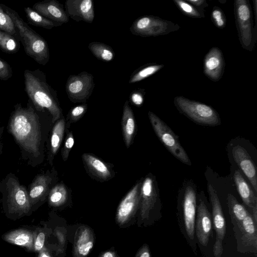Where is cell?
Here are the masks:
<instances>
[{"label": "cell", "instance_id": "6da1fadb", "mask_svg": "<svg viewBox=\"0 0 257 257\" xmlns=\"http://www.w3.org/2000/svg\"><path fill=\"white\" fill-rule=\"evenodd\" d=\"M45 112L36 109L30 100L25 107L17 103L7 126L20 149L21 159L33 168L44 159V144L50 126Z\"/></svg>", "mask_w": 257, "mask_h": 257}, {"label": "cell", "instance_id": "7a4b0ae2", "mask_svg": "<svg viewBox=\"0 0 257 257\" xmlns=\"http://www.w3.org/2000/svg\"><path fill=\"white\" fill-rule=\"evenodd\" d=\"M25 90L29 100L38 111L51 114L52 123L62 114L57 92L47 83L45 73L40 69L24 71Z\"/></svg>", "mask_w": 257, "mask_h": 257}, {"label": "cell", "instance_id": "3957f363", "mask_svg": "<svg viewBox=\"0 0 257 257\" xmlns=\"http://www.w3.org/2000/svg\"><path fill=\"white\" fill-rule=\"evenodd\" d=\"M4 209L11 215L23 216L32 210L27 188L14 173H8L0 181Z\"/></svg>", "mask_w": 257, "mask_h": 257}, {"label": "cell", "instance_id": "277c9868", "mask_svg": "<svg viewBox=\"0 0 257 257\" xmlns=\"http://www.w3.org/2000/svg\"><path fill=\"white\" fill-rule=\"evenodd\" d=\"M4 8L19 31L26 54L39 64H47L50 60V53L46 41L30 27L16 11L4 4Z\"/></svg>", "mask_w": 257, "mask_h": 257}, {"label": "cell", "instance_id": "5b68a950", "mask_svg": "<svg viewBox=\"0 0 257 257\" xmlns=\"http://www.w3.org/2000/svg\"><path fill=\"white\" fill-rule=\"evenodd\" d=\"M196 194L193 186L186 187L180 208L178 213V222L180 230L195 253H197L195 233L196 214Z\"/></svg>", "mask_w": 257, "mask_h": 257}, {"label": "cell", "instance_id": "8992f818", "mask_svg": "<svg viewBox=\"0 0 257 257\" xmlns=\"http://www.w3.org/2000/svg\"><path fill=\"white\" fill-rule=\"evenodd\" d=\"M234 14L237 34L241 47L251 52L257 39V28L254 26L251 8L247 0H235Z\"/></svg>", "mask_w": 257, "mask_h": 257}, {"label": "cell", "instance_id": "52a82bcc", "mask_svg": "<svg viewBox=\"0 0 257 257\" xmlns=\"http://www.w3.org/2000/svg\"><path fill=\"white\" fill-rule=\"evenodd\" d=\"M174 103L181 113L196 123L211 125L220 123L218 113L209 105L182 96L175 97Z\"/></svg>", "mask_w": 257, "mask_h": 257}, {"label": "cell", "instance_id": "ba28073f", "mask_svg": "<svg viewBox=\"0 0 257 257\" xmlns=\"http://www.w3.org/2000/svg\"><path fill=\"white\" fill-rule=\"evenodd\" d=\"M180 26L158 17L146 15L135 20L130 28L134 35L142 37L167 35L179 29Z\"/></svg>", "mask_w": 257, "mask_h": 257}, {"label": "cell", "instance_id": "9c48e42d", "mask_svg": "<svg viewBox=\"0 0 257 257\" xmlns=\"http://www.w3.org/2000/svg\"><path fill=\"white\" fill-rule=\"evenodd\" d=\"M148 116L156 135L164 146L182 163L191 165L189 157L172 130L153 112L149 111Z\"/></svg>", "mask_w": 257, "mask_h": 257}, {"label": "cell", "instance_id": "30bf717a", "mask_svg": "<svg viewBox=\"0 0 257 257\" xmlns=\"http://www.w3.org/2000/svg\"><path fill=\"white\" fill-rule=\"evenodd\" d=\"M207 190L212 206V224L216 233L213 253L214 257H221L223 250L222 242L226 233L225 220L215 189L212 185L208 183Z\"/></svg>", "mask_w": 257, "mask_h": 257}, {"label": "cell", "instance_id": "8fae6325", "mask_svg": "<svg viewBox=\"0 0 257 257\" xmlns=\"http://www.w3.org/2000/svg\"><path fill=\"white\" fill-rule=\"evenodd\" d=\"M256 224L249 212L241 222L233 225L238 251L256 254Z\"/></svg>", "mask_w": 257, "mask_h": 257}, {"label": "cell", "instance_id": "7c38bea8", "mask_svg": "<svg viewBox=\"0 0 257 257\" xmlns=\"http://www.w3.org/2000/svg\"><path fill=\"white\" fill-rule=\"evenodd\" d=\"M95 86L93 75L86 71L70 75L65 89L69 99L73 102L86 101L91 95Z\"/></svg>", "mask_w": 257, "mask_h": 257}, {"label": "cell", "instance_id": "4fadbf2b", "mask_svg": "<svg viewBox=\"0 0 257 257\" xmlns=\"http://www.w3.org/2000/svg\"><path fill=\"white\" fill-rule=\"evenodd\" d=\"M55 174L54 171L37 174L27 188L32 209L43 203L48 198L50 190L54 186Z\"/></svg>", "mask_w": 257, "mask_h": 257}, {"label": "cell", "instance_id": "5bb4252c", "mask_svg": "<svg viewBox=\"0 0 257 257\" xmlns=\"http://www.w3.org/2000/svg\"><path fill=\"white\" fill-rule=\"evenodd\" d=\"M195 221V233L199 242L207 246L212 233L211 214L204 202L200 199L196 208Z\"/></svg>", "mask_w": 257, "mask_h": 257}, {"label": "cell", "instance_id": "9a60e30c", "mask_svg": "<svg viewBox=\"0 0 257 257\" xmlns=\"http://www.w3.org/2000/svg\"><path fill=\"white\" fill-rule=\"evenodd\" d=\"M158 195L154 179L150 176H147L141 189L140 213L142 219L149 220L156 207Z\"/></svg>", "mask_w": 257, "mask_h": 257}, {"label": "cell", "instance_id": "2e32d148", "mask_svg": "<svg viewBox=\"0 0 257 257\" xmlns=\"http://www.w3.org/2000/svg\"><path fill=\"white\" fill-rule=\"evenodd\" d=\"M64 8L68 17L75 21L91 24L94 20V4L92 0H67Z\"/></svg>", "mask_w": 257, "mask_h": 257}, {"label": "cell", "instance_id": "e0dca14e", "mask_svg": "<svg viewBox=\"0 0 257 257\" xmlns=\"http://www.w3.org/2000/svg\"><path fill=\"white\" fill-rule=\"evenodd\" d=\"M225 62L221 50L216 47L211 48L203 60L204 74L211 81H218L224 73Z\"/></svg>", "mask_w": 257, "mask_h": 257}, {"label": "cell", "instance_id": "ac0fdd59", "mask_svg": "<svg viewBox=\"0 0 257 257\" xmlns=\"http://www.w3.org/2000/svg\"><path fill=\"white\" fill-rule=\"evenodd\" d=\"M142 183L139 182L128 192L119 204L116 219L120 223L126 222L133 215L140 203Z\"/></svg>", "mask_w": 257, "mask_h": 257}, {"label": "cell", "instance_id": "d6986e66", "mask_svg": "<svg viewBox=\"0 0 257 257\" xmlns=\"http://www.w3.org/2000/svg\"><path fill=\"white\" fill-rule=\"evenodd\" d=\"M45 18L61 25L69 21L62 4L56 0H46L35 3L32 8Z\"/></svg>", "mask_w": 257, "mask_h": 257}, {"label": "cell", "instance_id": "ffe728a7", "mask_svg": "<svg viewBox=\"0 0 257 257\" xmlns=\"http://www.w3.org/2000/svg\"><path fill=\"white\" fill-rule=\"evenodd\" d=\"M234 160L249 180L255 192H257V175L255 166L242 147L237 146L232 150Z\"/></svg>", "mask_w": 257, "mask_h": 257}, {"label": "cell", "instance_id": "44dd1931", "mask_svg": "<svg viewBox=\"0 0 257 257\" xmlns=\"http://www.w3.org/2000/svg\"><path fill=\"white\" fill-rule=\"evenodd\" d=\"M233 179L240 197L243 203L252 211L254 208L257 207V197L239 170L235 171Z\"/></svg>", "mask_w": 257, "mask_h": 257}, {"label": "cell", "instance_id": "7402d4cb", "mask_svg": "<svg viewBox=\"0 0 257 257\" xmlns=\"http://www.w3.org/2000/svg\"><path fill=\"white\" fill-rule=\"evenodd\" d=\"M122 135L126 146L128 148L131 144L136 130V122L133 111L126 100L123 108L121 120Z\"/></svg>", "mask_w": 257, "mask_h": 257}, {"label": "cell", "instance_id": "603a6c76", "mask_svg": "<svg viewBox=\"0 0 257 257\" xmlns=\"http://www.w3.org/2000/svg\"><path fill=\"white\" fill-rule=\"evenodd\" d=\"M65 130L64 118L57 120L52 129L49 141L48 153V160L52 165V160L61 144Z\"/></svg>", "mask_w": 257, "mask_h": 257}, {"label": "cell", "instance_id": "cb8c5ba5", "mask_svg": "<svg viewBox=\"0 0 257 257\" xmlns=\"http://www.w3.org/2000/svg\"><path fill=\"white\" fill-rule=\"evenodd\" d=\"M35 234L34 232L21 229L6 233L3 238L9 242L33 250Z\"/></svg>", "mask_w": 257, "mask_h": 257}, {"label": "cell", "instance_id": "d4e9b609", "mask_svg": "<svg viewBox=\"0 0 257 257\" xmlns=\"http://www.w3.org/2000/svg\"><path fill=\"white\" fill-rule=\"evenodd\" d=\"M82 158L84 162L93 174L102 179L110 177L109 168L100 159L88 153L83 154Z\"/></svg>", "mask_w": 257, "mask_h": 257}, {"label": "cell", "instance_id": "484cf974", "mask_svg": "<svg viewBox=\"0 0 257 257\" xmlns=\"http://www.w3.org/2000/svg\"><path fill=\"white\" fill-rule=\"evenodd\" d=\"M93 238L90 230L84 229L78 236L75 245V253L77 257L87 255L93 246Z\"/></svg>", "mask_w": 257, "mask_h": 257}, {"label": "cell", "instance_id": "4316f807", "mask_svg": "<svg viewBox=\"0 0 257 257\" xmlns=\"http://www.w3.org/2000/svg\"><path fill=\"white\" fill-rule=\"evenodd\" d=\"M227 200L231 223L234 225L241 222L249 212L231 194H228Z\"/></svg>", "mask_w": 257, "mask_h": 257}, {"label": "cell", "instance_id": "83f0119b", "mask_svg": "<svg viewBox=\"0 0 257 257\" xmlns=\"http://www.w3.org/2000/svg\"><path fill=\"white\" fill-rule=\"evenodd\" d=\"M24 10L28 22L32 25L46 29H51L54 27L61 26L60 24L45 18L30 7H26Z\"/></svg>", "mask_w": 257, "mask_h": 257}, {"label": "cell", "instance_id": "f1b7e54d", "mask_svg": "<svg viewBox=\"0 0 257 257\" xmlns=\"http://www.w3.org/2000/svg\"><path fill=\"white\" fill-rule=\"evenodd\" d=\"M88 47L97 59L103 62H110L114 58L112 48L103 43L92 42L89 44Z\"/></svg>", "mask_w": 257, "mask_h": 257}, {"label": "cell", "instance_id": "f546056e", "mask_svg": "<svg viewBox=\"0 0 257 257\" xmlns=\"http://www.w3.org/2000/svg\"><path fill=\"white\" fill-rule=\"evenodd\" d=\"M164 67V65L157 63H149L144 65L133 72L128 83L133 84L141 81L155 74Z\"/></svg>", "mask_w": 257, "mask_h": 257}, {"label": "cell", "instance_id": "4dcf8cb0", "mask_svg": "<svg viewBox=\"0 0 257 257\" xmlns=\"http://www.w3.org/2000/svg\"><path fill=\"white\" fill-rule=\"evenodd\" d=\"M0 30L13 36L18 41H20L19 31L2 4H0Z\"/></svg>", "mask_w": 257, "mask_h": 257}, {"label": "cell", "instance_id": "1f68e13d", "mask_svg": "<svg viewBox=\"0 0 257 257\" xmlns=\"http://www.w3.org/2000/svg\"><path fill=\"white\" fill-rule=\"evenodd\" d=\"M67 191L62 184L54 185L50 190L48 199L49 204L53 206H60L64 203L67 198Z\"/></svg>", "mask_w": 257, "mask_h": 257}, {"label": "cell", "instance_id": "d6a6232c", "mask_svg": "<svg viewBox=\"0 0 257 257\" xmlns=\"http://www.w3.org/2000/svg\"><path fill=\"white\" fill-rule=\"evenodd\" d=\"M20 48V44L13 36L0 30V49L8 54L17 53Z\"/></svg>", "mask_w": 257, "mask_h": 257}, {"label": "cell", "instance_id": "836d02e7", "mask_svg": "<svg viewBox=\"0 0 257 257\" xmlns=\"http://www.w3.org/2000/svg\"><path fill=\"white\" fill-rule=\"evenodd\" d=\"M174 3L184 15L193 18H202L199 12L186 1L173 0Z\"/></svg>", "mask_w": 257, "mask_h": 257}, {"label": "cell", "instance_id": "e575fe53", "mask_svg": "<svg viewBox=\"0 0 257 257\" xmlns=\"http://www.w3.org/2000/svg\"><path fill=\"white\" fill-rule=\"evenodd\" d=\"M211 19L214 25L219 29H223L226 26V19L222 10L218 7H214L211 14Z\"/></svg>", "mask_w": 257, "mask_h": 257}, {"label": "cell", "instance_id": "d590c367", "mask_svg": "<svg viewBox=\"0 0 257 257\" xmlns=\"http://www.w3.org/2000/svg\"><path fill=\"white\" fill-rule=\"evenodd\" d=\"M145 94V89L140 88L134 90L130 94V100L134 105L140 106L144 102Z\"/></svg>", "mask_w": 257, "mask_h": 257}, {"label": "cell", "instance_id": "8d00e7d4", "mask_svg": "<svg viewBox=\"0 0 257 257\" xmlns=\"http://www.w3.org/2000/svg\"><path fill=\"white\" fill-rule=\"evenodd\" d=\"M87 105L84 103L73 107L69 112L70 118L73 121L78 120L86 112Z\"/></svg>", "mask_w": 257, "mask_h": 257}, {"label": "cell", "instance_id": "74e56055", "mask_svg": "<svg viewBox=\"0 0 257 257\" xmlns=\"http://www.w3.org/2000/svg\"><path fill=\"white\" fill-rule=\"evenodd\" d=\"M13 75V71L10 65L0 58V79L7 80Z\"/></svg>", "mask_w": 257, "mask_h": 257}, {"label": "cell", "instance_id": "f35d334b", "mask_svg": "<svg viewBox=\"0 0 257 257\" xmlns=\"http://www.w3.org/2000/svg\"><path fill=\"white\" fill-rule=\"evenodd\" d=\"M74 144V140L72 133L70 132L67 134L66 138L64 147L62 151V156L64 161H66L69 156V152Z\"/></svg>", "mask_w": 257, "mask_h": 257}, {"label": "cell", "instance_id": "ab89813d", "mask_svg": "<svg viewBox=\"0 0 257 257\" xmlns=\"http://www.w3.org/2000/svg\"><path fill=\"white\" fill-rule=\"evenodd\" d=\"M187 2L192 5L201 14L202 18L205 17L204 9L208 6L205 0H187Z\"/></svg>", "mask_w": 257, "mask_h": 257}, {"label": "cell", "instance_id": "60d3db41", "mask_svg": "<svg viewBox=\"0 0 257 257\" xmlns=\"http://www.w3.org/2000/svg\"><path fill=\"white\" fill-rule=\"evenodd\" d=\"M45 238V235L43 232H39L37 235L35 234L34 243V249L35 251H40L43 249Z\"/></svg>", "mask_w": 257, "mask_h": 257}, {"label": "cell", "instance_id": "b9f144b4", "mask_svg": "<svg viewBox=\"0 0 257 257\" xmlns=\"http://www.w3.org/2000/svg\"><path fill=\"white\" fill-rule=\"evenodd\" d=\"M136 257H151L149 247L147 244H144L142 246Z\"/></svg>", "mask_w": 257, "mask_h": 257}, {"label": "cell", "instance_id": "7bdbcfd3", "mask_svg": "<svg viewBox=\"0 0 257 257\" xmlns=\"http://www.w3.org/2000/svg\"><path fill=\"white\" fill-rule=\"evenodd\" d=\"M5 126H0V155L3 153V144L2 143V137L4 132Z\"/></svg>", "mask_w": 257, "mask_h": 257}, {"label": "cell", "instance_id": "ee69618b", "mask_svg": "<svg viewBox=\"0 0 257 257\" xmlns=\"http://www.w3.org/2000/svg\"><path fill=\"white\" fill-rule=\"evenodd\" d=\"M101 257H115V254L111 251H106L104 252Z\"/></svg>", "mask_w": 257, "mask_h": 257}, {"label": "cell", "instance_id": "f6af8a7d", "mask_svg": "<svg viewBox=\"0 0 257 257\" xmlns=\"http://www.w3.org/2000/svg\"><path fill=\"white\" fill-rule=\"evenodd\" d=\"M39 257H50L47 253L43 251L40 254Z\"/></svg>", "mask_w": 257, "mask_h": 257}]
</instances>
